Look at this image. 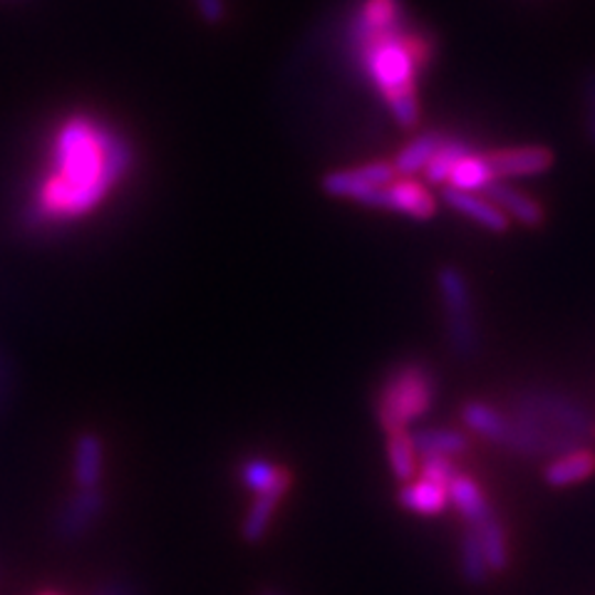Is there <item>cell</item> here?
<instances>
[{"instance_id": "obj_1", "label": "cell", "mask_w": 595, "mask_h": 595, "mask_svg": "<svg viewBox=\"0 0 595 595\" xmlns=\"http://www.w3.org/2000/svg\"><path fill=\"white\" fill-rule=\"evenodd\" d=\"M132 164V144L112 127L87 115L67 117L50 144V169L37 186L30 218L63 224L93 214Z\"/></svg>"}, {"instance_id": "obj_17", "label": "cell", "mask_w": 595, "mask_h": 595, "mask_svg": "<svg viewBox=\"0 0 595 595\" xmlns=\"http://www.w3.org/2000/svg\"><path fill=\"white\" fill-rule=\"evenodd\" d=\"M462 422L469 432L479 434L486 442L499 444V446H504L506 432H509V416L479 400L462 404Z\"/></svg>"}, {"instance_id": "obj_13", "label": "cell", "mask_w": 595, "mask_h": 595, "mask_svg": "<svg viewBox=\"0 0 595 595\" xmlns=\"http://www.w3.org/2000/svg\"><path fill=\"white\" fill-rule=\"evenodd\" d=\"M291 482H293V476H288V479L271 486V489L256 494V499L251 504V509H248V516H246L244 529H241L246 543H258L263 539L268 526H271V521H273L278 504L283 501L285 491L291 489Z\"/></svg>"}, {"instance_id": "obj_29", "label": "cell", "mask_w": 595, "mask_h": 595, "mask_svg": "<svg viewBox=\"0 0 595 595\" xmlns=\"http://www.w3.org/2000/svg\"><path fill=\"white\" fill-rule=\"evenodd\" d=\"M95 595H137V591H134V585H129L125 581H115V583L102 585Z\"/></svg>"}, {"instance_id": "obj_11", "label": "cell", "mask_w": 595, "mask_h": 595, "mask_svg": "<svg viewBox=\"0 0 595 595\" xmlns=\"http://www.w3.org/2000/svg\"><path fill=\"white\" fill-rule=\"evenodd\" d=\"M484 196L499 206L501 212L509 216V221H516L526 228H539L545 221L543 208L536 198L519 192V188L511 186L509 182H501V178H496L494 184L486 186Z\"/></svg>"}, {"instance_id": "obj_21", "label": "cell", "mask_w": 595, "mask_h": 595, "mask_svg": "<svg viewBox=\"0 0 595 595\" xmlns=\"http://www.w3.org/2000/svg\"><path fill=\"white\" fill-rule=\"evenodd\" d=\"M450 504L456 506V511L462 513V519L469 526H476L494 511L489 501H486L482 486L464 474L456 476L450 484Z\"/></svg>"}, {"instance_id": "obj_16", "label": "cell", "mask_w": 595, "mask_h": 595, "mask_svg": "<svg viewBox=\"0 0 595 595\" xmlns=\"http://www.w3.org/2000/svg\"><path fill=\"white\" fill-rule=\"evenodd\" d=\"M102 440L97 434L85 432L75 442V484L77 489H99L102 482V464H105Z\"/></svg>"}, {"instance_id": "obj_4", "label": "cell", "mask_w": 595, "mask_h": 595, "mask_svg": "<svg viewBox=\"0 0 595 595\" xmlns=\"http://www.w3.org/2000/svg\"><path fill=\"white\" fill-rule=\"evenodd\" d=\"M436 394L434 375L422 363H402L385 377L377 392L375 414L385 434L410 432L414 422L432 412Z\"/></svg>"}, {"instance_id": "obj_6", "label": "cell", "mask_w": 595, "mask_h": 595, "mask_svg": "<svg viewBox=\"0 0 595 595\" xmlns=\"http://www.w3.org/2000/svg\"><path fill=\"white\" fill-rule=\"evenodd\" d=\"M360 204L370 208H385V212L404 214L410 218H416V221H426V218H432L436 214V196L426 188V184L416 182V178L410 176L392 178L390 184L367 194Z\"/></svg>"}, {"instance_id": "obj_8", "label": "cell", "mask_w": 595, "mask_h": 595, "mask_svg": "<svg viewBox=\"0 0 595 595\" xmlns=\"http://www.w3.org/2000/svg\"><path fill=\"white\" fill-rule=\"evenodd\" d=\"M486 159L494 169V176L501 182L509 178H523V176H539L549 172L553 164V152L545 147H504L486 152Z\"/></svg>"}, {"instance_id": "obj_22", "label": "cell", "mask_w": 595, "mask_h": 595, "mask_svg": "<svg viewBox=\"0 0 595 595\" xmlns=\"http://www.w3.org/2000/svg\"><path fill=\"white\" fill-rule=\"evenodd\" d=\"M472 147L466 139H459V137H446L442 139V144L436 147L434 156L426 162V166L422 169V176L426 184H436V186H444L446 178H450L454 164L459 162V159L464 154H469Z\"/></svg>"}, {"instance_id": "obj_9", "label": "cell", "mask_w": 595, "mask_h": 595, "mask_svg": "<svg viewBox=\"0 0 595 595\" xmlns=\"http://www.w3.org/2000/svg\"><path fill=\"white\" fill-rule=\"evenodd\" d=\"M105 511V494L102 489H77L69 496L63 509L57 513L55 536L63 541L79 539V536L93 529V523Z\"/></svg>"}, {"instance_id": "obj_27", "label": "cell", "mask_w": 595, "mask_h": 595, "mask_svg": "<svg viewBox=\"0 0 595 595\" xmlns=\"http://www.w3.org/2000/svg\"><path fill=\"white\" fill-rule=\"evenodd\" d=\"M583 97H585V129H588V139L595 147V75L585 79Z\"/></svg>"}, {"instance_id": "obj_18", "label": "cell", "mask_w": 595, "mask_h": 595, "mask_svg": "<svg viewBox=\"0 0 595 595\" xmlns=\"http://www.w3.org/2000/svg\"><path fill=\"white\" fill-rule=\"evenodd\" d=\"M442 139H444V134L440 132V129H426V132H420L416 137H412L410 142H407L392 159L397 176L414 178L416 174H422V169L434 156L436 147L442 144Z\"/></svg>"}, {"instance_id": "obj_30", "label": "cell", "mask_w": 595, "mask_h": 595, "mask_svg": "<svg viewBox=\"0 0 595 595\" xmlns=\"http://www.w3.org/2000/svg\"><path fill=\"white\" fill-rule=\"evenodd\" d=\"M258 595H285L281 591H263V593H258Z\"/></svg>"}, {"instance_id": "obj_12", "label": "cell", "mask_w": 595, "mask_h": 595, "mask_svg": "<svg viewBox=\"0 0 595 595\" xmlns=\"http://www.w3.org/2000/svg\"><path fill=\"white\" fill-rule=\"evenodd\" d=\"M593 474H595V452L591 446H578V450L553 456V459L545 464L543 479L549 486L563 489V486L585 482Z\"/></svg>"}, {"instance_id": "obj_3", "label": "cell", "mask_w": 595, "mask_h": 595, "mask_svg": "<svg viewBox=\"0 0 595 595\" xmlns=\"http://www.w3.org/2000/svg\"><path fill=\"white\" fill-rule=\"evenodd\" d=\"M595 440V420L581 402L551 390L513 397L504 450L519 456H561Z\"/></svg>"}, {"instance_id": "obj_23", "label": "cell", "mask_w": 595, "mask_h": 595, "mask_svg": "<svg viewBox=\"0 0 595 595\" xmlns=\"http://www.w3.org/2000/svg\"><path fill=\"white\" fill-rule=\"evenodd\" d=\"M387 462H390V469L394 474V479L400 482H412L416 476V452L412 444L410 432H390L387 434Z\"/></svg>"}, {"instance_id": "obj_25", "label": "cell", "mask_w": 595, "mask_h": 595, "mask_svg": "<svg viewBox=\"0 0 595 595\" xmlns=\"http://www.w3.org/2000/svg\"><path fill=\"white\" fill-rule=\"evenodd\" d=\"M288 476H291V472L283 469V466L271 464L268 459H248L241 466V482L253 494H261L266 489H271V486L288 479Z\"/></svg>"}, {"instance_id": "obj_31", "label": "cell", "mask_w": 595, "mask_h": 595, "mask_svg": "<svg viewBox=\"0 0 595 595\" xmlns=\"http://www.w3.org/2000/svg\"><path fill=\"white\" fill-rule=\"evenodd\" d=\"M43 595H57V593H43Z\"/></svg>"}, {"instance_id": "obj_14", "label": "cell", "mask_w": 595, "mask_h": 595, "mask_svg": "<svg viewBox=\"0 0 595 595\" xmlns=\"http://www.w3.org/2000/svg\"><path fill=\"white\" fill-rule=\"evenodd\" d=\"M397 499H400L407 511L416 516H440L446 511V506H450V489L442 484L414 476L412 482H404Z\"/></svg>"}, {"instance_id": "obj_5", "label": "cell", "mask_w": 595, "mask_h": 595, "mask_svg": "<svg viewBox=\"0 0 595 595\" xmlns=\"http://www.w3.org/2000/svg\"><path fill=\"white\" fill-rule=\"evenodd\" d=\"M436 285H440L446 337L456 357L472 360L479 350V327H476L474 301L466 275L456 266H442L436 271Z\"/></svg>"}, {"instance_id": "obj_19", "label": "cell", "mask_w": 595, "mask_h": 595, "mask_svg": "<svg viewBox=\"0 0 595 595\" xmlns=\"http://www.w3.org/2000/svg\"><path fill=\"white\" fill-rule=\"evenodd\" d=\"M494 169L486 159V152H469L464 154L459 162L454 164L450 178L444 186H452L456 192H469V194H484L486 186L494 184Z\"/></svg>"}, {"instance_id": "obj_26", "label": "cell", "mask_w": 595, "mask_h": 595, "mask_svg": "<svg viewBox=\"0 0 595 595\" xmlns=\"http://www.w3.org/2000/svg\"><path fill=\"white\" fill-rule=\"evenodd\" d=\"M416 476L450 489V484L459 476V469H456L452 456H422L420 464H416Z\"/></svg>"}, {"instance_id": "obj_2", "label": "cell", "mask_w": 595, "mask_h": 595, "mask_svg": "<svg viewBox=\"0 0 595 595\" xmlns=\"http://www.w3.org/2000/svg\"><path fill=\"white\" fill-rule=\"evenodd\" d=\"M350 47L397 125L416 127V79L430 63L432 43L410 28L400 0H363L350 25Z\"/></svg>"}, {"instance_id": "obj_10", "label": "cell", "mask_w": 595, "mask_h": 595, "mask_svg": "<svg viewBox=\"0 0 595 595\" xmlns=\"http://www.w3.org/2000/svg\"><path fill=\"white\" fill-rule=\"evenodd\" d=\"M442 202L446 206H452L454 212L472 218L474 224H479L491 234H504V231H509V226H511L509 216H506L494 202H489L484 194L456 192V188L452 186H442Z\"/></svg>"}, {"instance_id": "obj_24", "label": "cell", "mask_w": 595, "mask_h": 595, "mask_svg": "<svg viewBox=\"0 0 595 595\" xmlns=\"http://www.w3.org/2000/svg\"><path fill=\"white\" fill-rule=\"evenodd\" d=\"M489 563H486L484 549L479 543V536L476 531L466 529V533L462 536V575L464 581L469 585H484L489 581Z\"/></svg>"}, {"instance_id": "obj_7", "label": "cell", "mask_w": 595, "mask_h": 595, "mask_svg": "<svg viewBox=\"0 0 595 595\" xmlns=\"http://www.w3.org/2000/svg\"><path fill=\"white\" fill-rule=\"evenodd\" d=\"M392 178H397L392 162H370L363 166L337 169V172L325 174L321 188L333 198H345V202L360 204L367 194L390 184Z\"/></svg>"}, {"instance_id": "obj_15", "label": "cell", "mask_w": 595, "mask_h": 595, "mask_svg": "<svg viewBox=\"0 0 595 595\" xmlns=\"http://www.w3.org/2000/svg\"><path fill=\"white\" fill-rule=\"evenodd\" d=\"M416 456H462L469 450V436L452 426H424L410 432Z\"/></svg>"}, {"instance_id": "obj_28", "label": "cell", "mask_w": 595, "mask_h": 595, "mask_svg": "<svg viewBox=\"0 0 595 595\" xmlns=\"http://www.w3.org/2000/svg\"><path fill=\"white\" fill-rule=\"evenodd\" d=\"M196 8L198 13H202V18L206 20V23H221L224 15H226V8H224V0H196Z\"/></svg>"}, {"instance_id": "obj_20", "label": "cell", "mask_w": 595, "mask_h": 595, "mask_svg": "<svg viewBox=\"0 0 595 595\" xmlns=\"http://www.w3.org/2000/svg\"><path fill=\"white\" fill-rule=\"evenodd\" d=\"M472 529L476 531V536H479V543L484 549L486 563H489V571L504 573L506 569H509V561H511L509 539H506V529H504V523L499 521V516L491 511L489 516H486V519L472 526Z\"/></svg>"}]
</instances>
